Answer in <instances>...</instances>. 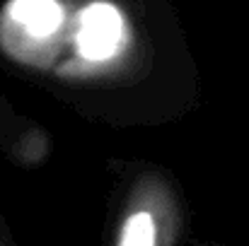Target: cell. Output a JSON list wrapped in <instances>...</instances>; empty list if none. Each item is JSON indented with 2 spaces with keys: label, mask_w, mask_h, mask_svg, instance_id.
Returning <instances> with one entry per match:
<instances>
[{
  "label": "cell",
  "mask_w": 249,
  "mask_h": 246,
  "mask_svg": "<svg viewBox=\"0 0 249 246\" xmlns=\"http://www.w3.org/2000/svg\"><path fill=\"white\" fill-rule=\"evenodd\" d=\"M2 242H5V237H2V232H0V244H2Z\"/></svg>",
  "instance_id": "2"
},
{
  "label": "cell",
  "mask_w": 249,
  "mask_h": 246,
  "mask_svg": "<svg viewBox=\"0 0 249 246\" xmlns=\"http://www.w3.org/2000/svg\"><path fill=\"white\" fill-rule=\"evenodd\" d=\"M181 215L169 191L167 181L155 174L145 171L128 196L124 208L119 232L114 237L116 246H160L172 244L179 239Z\"/></svg>",
  "instance_id": "1"
}]
</instances>
